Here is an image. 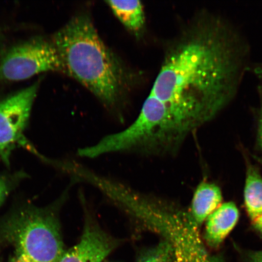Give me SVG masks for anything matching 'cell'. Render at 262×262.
Here are the masks:
<instances>
[{"mask_svg": "<svg viewBox=\"0 0 262 262\" xmlns=\"http://www.w3.org/2000/svg\"><path fill=\"white\" fill-rule=\"evenodd\" d=\"M0 232L14 245V262H60L66 253L58 219L48 210L21 209L6 219Z\"/></svg>", "mask_w": 262, "mask_h": 262, "instance_id": "3", "label": "cell"}, {"mask_svg": "<svg viewBox=\"0 0 262 262\" xmlns=\"http://www.w3.org/2000/svg\"><path fill=\"white\" fill-rule=\"evenodd\" d=\"M47 72L63 74L51 39L34 37L10 47L0 57V80L21 81Z\"/></svg>", "mask_w": 262, "mask_h": 262, "instance_id": "4", "label": "cell"}, {"mask_svg": "<svg viewBox=\"0 0 262 262\" xmlns=\"http://www.w3.org/2000/svg\"><path fill=\"white\" fill-rule=\"evenodd\" d=\"M222 193L215 183L203 181L196 187L188 211L194 224L200 228L212 213L222 204Z\"/></svg>", "mask_w": 262, "mask_h": 262, "instance_id": "9", "label": "cell"}, {"mask_svg": "<svg viewBox=\"0 0 262 262\" xmlns=\"http://www.w3.org/2000/svg\"><path fill=\"white\" fill-rule=\"evenodd\" d=\"M117 244L116 239L86 214L80 241L66 251L60 262H103Z\"/></svg>", "mask_w": 262, "mask_h": 262, "instance_id": "6", "label": "cell"}, {"mask_svg": "<svg viewBox=\"0 0 262 262\" xmlns=\"http://www.w3.org/2000/svg\"><path fill=\"white\" fill-rule=\"evenodd\" d=\"M137 262H173L171 246L162 240L155 247L144 252Z\"/></svg>", "mask_w": 262, "mask_h": 262, "instance_id": "12", "label": "cell"}, {"mask_svg": "<svg viewBox=\"0 0 262 262\" xmlns=\"http://www.w3.org/2000/svg\"><path fill=\"white\" fill-rule=\"evenodd\" d=\"M253 228L262 234V214L252 221Z\"/></svg>", "mask_w": 262, "mask_h": 262, "instance_id": "16", "label": "cell"}, {"mask_svg": "<svg viewBox=\"0 0 262 262\" xmlns=\"http://www.w3.org/2000/svg\"><path fill=\"white\" fill-rule=\"evenodd\" d=\"M244 202L251 221L262 214V177L258 170L250 163L247 165Z\"/></svg>", "mask_w": 262, "mask_h": 262, "instance_id": "11", "label": "cell"}, {"mask_svg": "<svg viewBox=\"0 0 262 262\" xmlns=\"http://www.w3.org/2000/svg\"><path fill=\"white\" fill-rule=\"evenodd\" d=\"M38 89L37 82L0 100V162L6 165L12 150L25 142V130Z\"/></svg>", "mask_w": 262, "mask_h": 262, "instance_id": "5", "label": "cell"}, {"mask_svg": "<svg viewBox=\"0 0 262 262\" xmlns=\"http://www.w3.org/2000/svg\"><path fill=\"white\" fill-rule=\"evenodd\" d=\"M108 7L131 34L140 38L145 30L146 16L142 3L135 1H106Z\"/></svg>", "mask_w": 262, "mask_h": 262, "instance_id": "10", "label": "cell"}, {"mask_svg": "<svg viewBox=\"0 0 262 262\" xmlns=\"http://www.w3.org/2000/svg\"><path fill=\"white\" fill-rule=\"evenodd\" d=\"M199 228L188 219L167 239L172 249L173 262H224L220 255L209 253Z\"/></svg>", "mask_w": 262, "mask_h": 262, "instance_id": "7", "label": "cell"}, {"mask_svg": "<svg viewBox=\"0 0 262 262\" xmlns=\"http://www.w3.org/2000/svg\"><path fill=\"white\" fill-rule=\"evenodd\" d=\"M63 74L73 78L111 112H121L135 86L136 73L107 47L91 16L75 15L51 38Z\"/></svg>", "mask_w": 262, "mask_h": 262, "instance_id": "2", "label": "cell"}, {"mask_svg": "<svg viewBox=\"0 0 262 262\" xmlns=\"http://www.w3.org/2000/svg\"><path fill=\"white\" fill-rule=\"evenodd\" d=\"M260 161L262 163V160L260 159Z\"/></svg>", "mask_w": 262, "mask_h": 262, "instance_id": "17", "label": "cell"}, {"mask_svg": "<svg viewBox=\"0 0 262 262\" xmlns=\"http://www.w3.org/2000/svg\"><path fill=\"white\" fill-rule=\"evenodd\" d=\"M250 54L248 41L228 19L206 11L196 14L166 48L136 120L90 146L88 155H174L189 134L233 101Z\"/></svg>", "mask_w": 262, "mask_h": 262, "instance_id": "1", "label": "cell"}, {"mask_svg": "<svg viewBox=\"0 0 262 262\" xmlns=\"http://www.w3.org/2000/svg\"><path fill=\"white\" fill-rule=\"evenodd\" d=\"M9 189L7 182L4 179L0 178V205L3 204L8 194Z\"/></svg>", "mask_w": 262, "mask_h": 262, "instance_id": "15", "label": "cell"}, {"mask_svg": "<svg viewBox=\"0 0 262 262\" xmlns=\"http://www.w3.org/2000/svg\"><path fill=\"white\" fill-rule=\"evenodd\" d=\"M243 257L244 262H262V250L246 251Z\"/></svg>", "mask_w": 262, "mask_h": 262, "instance_id": "14", "label": "cell"}, {"mask_svg": "<svg viewBox=\"0 0 262 262\" xmlns=\"http://www.w3.org/2000/svg\"><path fill=\"white\" fill-rule=\"evenodd\" d=\"M239 219V211L234 202L222 204L206 219L204 238L206 244L217 249L233 230Z\"/></svg>", "mask_w": 262, "mask_h": 262, "instance_id": "8", "label": "cell"}, {"mask_svg": "<svg viewBox=\"0 0 262 262\" xmlns=\"http://www.w3.org/2000/svg\"><path fill=\"white\" fill-rule=\"evenodd\" d=\"M258 97L259 105L257 116V138L258 145L262 150V86L258 87Z\"/></svg>", "mask_w": 262, "mask_h": 262, "instance_id": "13", "label": "cell"}]
</instances>
